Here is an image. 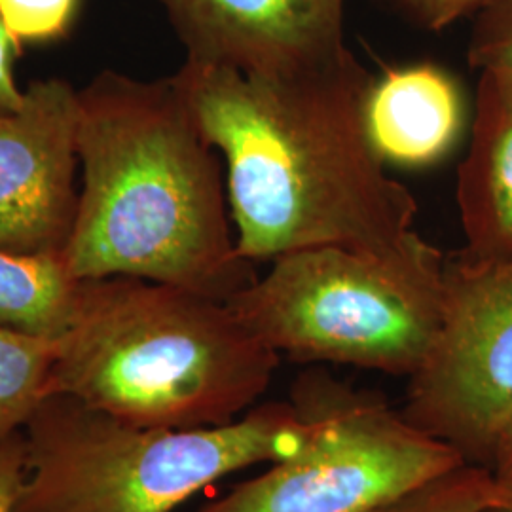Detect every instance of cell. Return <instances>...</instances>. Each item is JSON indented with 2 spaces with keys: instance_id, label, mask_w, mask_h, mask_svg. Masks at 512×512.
<instances>
[{
  "instance_id": "5bb4252c",
  "label": "cell",
  "mask_w": 512,
  "mask_h": 512,
  "mask_svg": "<svg viewBox=\"0 0 512 512\" xmlns=\"http://www.w3.org/2000/svg\"><path fill=\"white\" fill-rule=\"evenodd\" d=\"M503 494L505 484L492 469L461 463L368 512H484Z\"/></svg>"
},
{
  "instance_id": "9a60e30c",
  "label": "cell",
  "mask_w": 512,
  "mask_h": 512,
  "mask_svg": "<svg viewBox=\"0 0 512 512\" xmlns=\"http://www.w3.org/2000/svg\"><path fill=\"white\" fill-rule=\"evenodd\" d=\"M78 10L80 0H0V19L19 46L67 37Z\"/></svg>"
},
{
  "instance_id": "52a82bcc",
  "label": "cell",
  "mask_w": 512,
  "mask_h": 512,
  "mask_svg": "<svg viewBox=\"0 0 512 512\" xmlns=\"http://www.w3.org/2000/svg\"><path fill=\"white\" fill-rule=\"evenodd\" d=\"M401 410L467 463L492 469L512 416V258L446 260L439 336Z\"/></svg>"
},
{
  "instance_id": "277c9868",
  "label": "cell",
  "mask_w": 512,
  "mask_h": 512,
  "mask_svg": "<svg viewBox=\"0 0 512 512\" xmlns=\"http://www.w3.org/2000/svg\"><path fill=\"white\" fill-rule=\"evenodd\" d=\"M23 435L27 478L16 512H173L224 476L293 456L308 423L279 401L215 427H137L50 395Z\"/></svg>"
},
{
  "instance_id": "9c48e42d",
  "label": "cell",
  "mask_w": 512,
  "mask_h": 512,
  "mask_svg": "<svg viewBox=\"0 0 512 512\" xmlns=\"http://www.w3.org/2000/svg\"><path fill=\"white\" fill-rule=\"evenodd\" d=\"M186 61L251 76L319 69L351 54L346 0H160Z\"/></svg>"
},
{
  "instance_id": "44dd1931",
  "label": "cell",
  "mask_w": 512,
  "mask_h": 512,
  "mask_svg": "<svg viewBox=\"0 0 512 512\" xmlns=\"http://www.w3.org/2000/svg\"><path fill=\"white\" fill-rule=\"evenodd\" d=\"M503 484H505V494H503V497L495 503L494 507H490V509H486L484 512H512V480L503 482Z\"/></svg>"
},
{
  "instance_id": "3957f363",
  "label": "cell",
  "mask_w": 512,
  "mask_h": 512,
  "mask_svg": "<svg viewBox=\"0 0 512 512\" xmlns=\"http://www.w3.org/2000/svg\"><path fill=\"white\" fill-rule=\"evenodd\" d=\"M279 359L228 302L137 277L88 279L55 344L52 395L137 427H215L258 404Z\"/></svg>"
},
{
  "instance_id": "8fae6325",
  "label": "cell",
  "mask_w": 512,
  "mask_h": 512,
  "mask_svg": "<svg viewBox=\"0 0 512 512\" xmlns=\"http://www.w3.org/2000/svg\"><path fill=\"white\" fill-rule=\"evenodd\" d=\"M461 255L512 258V76L480 71L469 148L458 169Z\"/></svg>"
},
{
  "instance_id": "ba28073f",
  "label": "cell",
  "mask_w": 512,
  "mask_h": 512,
  "mask_svg": "<svg viewBox=\"0 0 512 512\" xmlns=\"http://www.w3.org/2000/svg\"><path fill=\"white\" fill-rule=\"evenodd\" d=\"M78 90L63 78L35 80L19 109L0 114V249L63 253L78 190Z\"/></svg>"
},
{
  "instance_id": "7c38bea8",
  "label": "cell",
  "mask_w": 512,
  "mask_h": 512,
  "mask_svg": "<svg viewBox=\"0 0 512 512\" xmlns=\"http://www.w3.org/2000/svg\"><path fill=\"white\" fill-rule=\"evenodd\" d=\"M86 283L63 253L0 249V329L57 344L80 315Z\"/></svg>"
},
{
  "instance_id": "ffe728a7",
  "label": "cell",
  "mask_w": 512,
  "mask_h": 512,
  "mask_svg": "<svg viewBox=\"0 0 512 512\" xmlns=\"http://www.w3.org/2000/svg\"><path fill=\"white\" fill-rule=\"evenodd\" d=\"M492 471L503 482L512 480V416L511 420L507 421L501 437L497 440Z\"/></svg>"
},
{
  "instance_id": "4fadbf2b",
  "label": "cell",
  "mask_w": 512,
  "mask_h": 512,
  "mask_svg": "<svg viewBox=\"0 0 512 512\" xmlns=\"http://www.w3.org/2000/svg\"><path fill=\"white\" fill-rule=\"evenodd\" d=\"M55 342L0 329V444L23 433L52 395Z\"/></svg>"
},
{
  "instance_id": "2e32d148",
  "label": "cell",
  "mask_w": 512,
  "mask_h": 512,
  "mask_svg": "<svg viewBox=\"0 0 512 512\" xmlns=\"http://www.w3.org/2000/svg\"><path fill=\"white\" fill-rule=\"evenodd\" d=\"M467 59L478 73L512 76V0H492L476 14Z\"/></svg>"
},
{
  "instance_id": "6da1fadb",
  "label": "cell",
  "mask_w": 512,
  "mask_h": 512,
  "mask_svg": "<svg viewBox=\"0 0 512 512\" xmlns=\"http://www.w3.org/2000/svg\"><path fill=\"white\" fill-rule=\"evenodd\" d=\"M228 169L239 255L272 262L311 247L389 249L416 234L418 203L366 128L374 76L355 57L251 76L184 61L173 74Z\"/></svg>"
},
{
  "instance_id": "5b68a950",
  "label": "cell",
  "mask_w": 512,
  "mask_h": 512,
  "mask_svg": "<svg viewBox=\"0 0 512 512\" xmlns=\"http://www.w3.org/2000/svg\"><path fill=\"white\" fill-rule=\"evenodd\" d=\"M448 256L416 232L389 249L311 247L228 300L279 357L412 378L439 336Z\"/></svg>"
},
{
  "instance_id": "e0dca14e",
  "label": "cell",
  "mask_w": 512,
  "mask_h": 512,
  "mask_svg": "<svg viewBox=\"0 0 512 512\" xmlns=\"http://www.w3.org/2000/svg\"><path fill=\"white\" fill-rule=\"evenodd\" d=\"M404 16L427 31H442L459 19L476 16L492 0H391Z\"/></svg>"
},
{
  "instance_id": "d6986e66",
  "label": "cell",
  "mask_w": 512,
  "mask_h": 512,
  "mask_svg": "<svg viewBox=\"0 0 512 512\" xmlns=\"http://www.w3.org/2000/svg\"><path fill=\"white\" fill-rule=\"evenodd\" d=\"M21 46L8 33L0 19V114L19 109L23 90L16 82V59Z\"/></svg>"
},
{
  "instance_id": "8992f818",
  "label": "cell",
  "mask_w": 512,
  "mask_h": 512,
  "mask_svg": "<svg viewBox=\"0 0 512 512\" xmlns=\"http://www.w3.org/2000/svg\"><path fill=\"white\" fill-rule=\"evenodd\" d=\"M289 401L308 439L198 512H368L427 478L467 463L384 395L311 366Z\"/></svg>"
},
{
  "instance_id": "7a4b0ae2",
  "label": "cell",
  "mask_w": 512,
  "mask_h": 512,
  "mask_svg": "<svg viewBox=\"0 0 512 512\" xmlns=\"http://www.w3.org/2000/svg\"><path fill=\"white\" fill-rule=\"evenodd\" d=\"M82 190L63 251L80 279L137 277L228 302L255 264L239 255L215 148L173 76L103 71L78 90Z\"/></svg>"
},
{
  "instance_id": "30bf717a",
  "label": "cell",
  "mask_w": 512,
  "mask_h": 512,
  "mask_svg": "<svg viewBox=\"0 0 512 512\" xmlns=\"http://www.w3.org/2000/svg\"><path fill=\"white\" fill-rule=\"evenodd\" d=\"M465 120L458 80L435 63L385 69L366 95V128L385 165L437 164L456 147Z\"/></svg>"
},
{
  "instance_id": "ac0fdd59",
  "label": "cell",
  "mask_w": 512,
  "mask_h": 512,
  "mask_svg": "<svg viewBox=\"0 0 512 512\" xmlns=\"http://www.w3.org/2000/svg\"><path fill=\"white\" fill-rule=\"evenodd\" d=\"M27 478L25 435L18 433L0 444V512H16Z\"/></svg>"
}]
</instances>
